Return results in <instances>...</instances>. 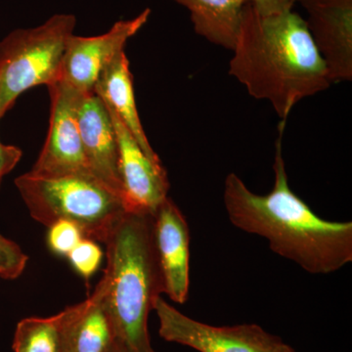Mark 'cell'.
I'll list each match as a JSON object with an SVG mask.
<instances>
[{
	"label": "cell",
	"instance_id": "6da1fadb",
	"mask_svg": "<svg viewBox=\"0 0 352 352\" xmlns=\"http://www.w3.org/2000/svg\"><path fill=\"white\" fill-rule=\"evenodd\" d=\"M285 127V122L278 126L272 191L254 193L231 173L224 182V207L234 226L267 240L278 256L310 274H331L352 261V222L321 219L292 191L282 151Z\"/></svg>",
	"mask_w": 352,
	"mask_h": 352
},
{
	"label": "cell",
	"instance_id": "7a4b0ae2",
	"mask_svg": "<svg viewBox=\"0 0 352 352\" xmlns=\"http://www.w3.org/2000/svg\"><path fill=\"white\" fill-rule=\"evenodd\" d=\"M229 75L249 94L270 102L287 122L298 102L331 85L307 22L295 11L263 15L247 2Z\"/></svg>",
	"mask_w": 352,
	"mask_h": 352
},
{
	"label": "cell",
	"instance_id": "3957f363",
	"mask_svg": "<svg viewBox=\"0 0 352 352\" xmlns=\"http://www.w3.org/2000/svg\"><path fill=\"white\" fill-rule=\"evenodd\" d=\"M105 245L107 265L99 285L116 340L129 352H152L148 315L164 293L153 214L127 210Z\"/></svg>",
	"mask_w": 352,
	"mask_h": 352
},
{
	"label": "cell",
	"instance_id": "277c9868",
	"mask_svg": "<svg viewBox=\"0 0 352 352\" xmlns=\"http://www.w3.org/2000/svg\"><path fill=\"white\" fill-rule=\"evenodd\" d=\"M15 185L32 219L50 227L68 220L80 227L85 238L105 244L127 212L122 197L90 173L16 178Z\"/></svg>",
	"mask_w": 352,
	"mask_h": 352
},
{
	"label": "cell",
	"instance_id": "5b68a950",
	"mask_svg": "<svg viewBox=\"0 0 352 352\" xmlns=\"http://www.w3.org/2000/svg\"><path fill=\"white\" fill-rule=\"evenodd\" d=\"M76 24L72 14H56L38 27L15 30L0 41V117L27 90L59 82Z\"/></svg>",
	"mask_w": 352,
	"mask_h": 352
},
{
	"label": "cell",
	"instance_id": "8992f818",
	"mask_svg": "<svg viewBox=\"0 0 352 352\" xmlns=\"http://www.w3.org/2000/svg\"><path fill=\"white\" fill-rule=\"evenodd\" d=\"M159 319V333L166 342H176L199 352H276L283 344L256 324L214 327L190 318L168 305L161 296L153 303Z\"/></svg>",
	"mask_w": 352,
	"mask_h": 352
},
{
	"label": "cell",
	"instance_id": "52a82bcc",
	"mask_svg": "<svg viewBox=\"0 0 352 352\" xmlns=\"http://www.w3.org/2000/svg\"><path fill=\"white\" fill-rule=\"evenodd\" d=\"M47 88L51 100L50 129L43 150L29 173L38 176L92 175L83 151L76 115L82 94L61 82Z\"/></svg>",
	"mask_w": 352,
	"mask_h": 352
},
{
	"label": "cell",
	"instance_id": "ba28073f",
	"mask_svg": "<svg viewBox=\"0 0 352 352\" xmlns=\"http://www.w3.org/2000/svg\"><path fill=\"white\" fill-rule=\"evenodd\" d=\"M150 15L151 9H145L133 19L119 21L100 36L73 34L65 50L59 82L82 94L94 91L102 69L124 51L127 41L144 27Z\"/></svg>",
	"mask_w": 352,
	"mask_h": 352
},
{
	"label": "cell",
	"instance_id": "9c48e42d",
	"mask_svg": "<svg viewBox=\"0 0 352 352\" xmlns=\"http://www.w3.org/2000/svg\"><path fill=\"white\" fill-rule=\"evenodd\" d=\"M331 85L352 80V0H298Z\"/></svg>",
	"mask_w": 352,
	"mask_h": 352
},
{
	"label": "cell",
	"instance_id": "30bf717a",
	"mask_svg": "<svg viewBox=\"0 0 352 352\" xmlns=\"http://www.w3.org/2000/svg\"><path fill=\"white\" fill-rule=\"evenodd\" d=\"M108 109L117 135L119 171L127 210L154 214L168 197V173L162 162L153 161L145 154L119 117Z\"/></svg>",
	"mask_w": 352,
	"mask_h": 352
},
{
	"label": "cell",
	"instance_id": "8fae6325",
	"mask_svg": "<svg viewBox=\"0 0 352 352\" xmlns=\"http://www.w3.org/2000/svg\"><path fill=\"white\" fill-rule=\"evenodd\" d=\"M155 248L164 293L173 302H186L190 284V232L184 214L170 197L153 214Z\"/></svg>",
	"mask_w": 352,
	"mask_h": 352
},
{
	"label": "cell",
	"instance_id": "7c38bea8",
	"mask_svg": "<svg viewBox=\"0 0 352 352\" xmlns=\"http://www.w3.org/2000/svg\"><path fill=\"white\" fill-rule=\"evenodd\" d=\"M76 115L90 171L120 194L124 201L119 171L117 135L107 105L94 91L88 92L80 95Z\"/></svg>",
	"mask_w": 352,
	"mask_h": 352
},
{
	"label": "cell",
	"instance_id": "4fadbf2b",
	"mask_svg": "<svg viewBox=\"0 0 352 352\" xmlns=\"http://www.w3.org/2000/svg\"><path fill=\"white\" fill-rule=\"evenodd\" d=\"M62 352H109L115 344L112 323L97 285L94 294L62 311Z\"/></svg>",
	"mask_w": 352,
	"mask_h": 352
},
{
	"label": "cell",
	"instance_id": "5bb4252c",
	"mask_svg": "<svg viewBox=\"0 0 352 352\" xmlns=\"http://www.w3.org/2000/svg\"><path fill=\"white\" fill-rule=\"evenodd\" d=\"M94 91L119 117L145 154L153 161L161 162L150 145L139 118L129 61L124 51L102 69Z\"/></svg>",
	"mask_w": 352,
	"mask_h": 352
},
{
	"label": "cell",
	"instance_id": "9a60e30c",
	"mask_svg": "<svg viewBox=\"0 0 352 352\" xmlns=\"http://www.w3.org/2000/svg\"><path fill=\"white\" fill-rule=\"evenodd\" d=\"M188 9L196 34L232 50L248 0H175Z\"/></svg>",
	"mask_w": 352,
	"mask_h": 352
},
{
	"label": "cell",
	"instance_id": "2e32d148",
	"mask_svg": "<svg viewBox=\"0 0 352 352\" xmlns=\"http://www.w3.org/2000/svg\"><path fill=\"white\" fill-rule=\"evenodd\" d=\"M62 312L47 318L23 319L14 335V352H62Z\"/></svg>",
	"mask_w": 352,
	"mask_h": 352
},
{
	"label": "cell",
	"instance_id": "e0dca14e",
	"mask_svg": "<svg viewBox=\"0 0 352 352\" xmlns=\"http://www.w3.org/2000/svg\"><path fill=\"white\" fill-rule=\"evenodd\" d=\"M103 256L98 243L83 238L69 252L67 258L76 272L88 281L100 267Z\"/></svg>",
	"mask_w": 352,
	"mask_h": 352
},
{
	"label": "cell",
	"instance_id": "ac0fdd59",
	"mask_svg": "<svg viewBox=\"0 0 352 352\" xmlns=\"http://www.w3.org/2000/svg\"><path fill=\"white\" fill-rule=\"evenodd\" d=\"M83 238L80 227L68 220H58L48 227L47 245L56 256L67 258Z\"/></svg>",
	"mask_w": 352,
	"mask_h": 352
},
{
	"label": "cell",
	"instance_id": "d6986e66",
	"mask_svg": "<svg viewBox=\"0 0 352 352\" xmlns=\"http://www.w3.org/2000/svg\"><path fill=\"white\" fill-rule=\"evenodd\" d=\"M29 256L20 245L0 233V278L15 280L24 272Z\"/></svg>",
	"mask_w": 352,
	"mask_h": 352
},
{
	"label": "cell",
	"instance_id": "ffe728a7",
	"mask_svg": "<svg viewBox=\"0 0 352 352\" xmlns=\"http://www.w3.org/2000/svg\"><path fill=\"white\" fill-rule=\"evenodd\" d=\"M2 118L0 117V120ZM23 152L19 147L6 145L0 141V187L4 176L10 173L22 159Z\"/></svg>",
	"mask_w": 352,
	"mask_h": 352
},
{
	"label": "cell",
	"instance_id": "44dd1931",
	"mask_svg": "<svg viewBox=\"0 0 352 352\" xmlns=\"http://www.w3.org/2000/svg\"><path fill=\"white\" fill-rule=\"evenodd\" d=\"M263 15H273L294 10L298 0H248Z\"/></svg>",
	"mask_w": 352,
	"mask_h": 352
},
{
	"label": "cell",
	"instance_id": "7402d4cb",
	"mask_svg": "<svg viewBox=\"0 0 352 352\" xmlns=\"http://www.w3.org/2000/svg\"><path fill=\"white\" fill-rule=\"evenodd\" d=\"M109 352H129L124 349L122 344H120L119 342L116 340L115 344H113L112 349H110Z\"/></svg>",
	"mask_w": 352,
	"mask_h": 352
},
{
	"label": "cell",
	"instance_id": "603a6c76",
	"mask_svg": "<svg viewBox=\"0 0 352 352\" xmlns=\"http://www.w3.org/2000/svg\"><path fill=\"white\" fill-rule=\"evenodd\" d=\"M276 352H296L295 349H293V347H291L288 346V344H281L279 347H278V349Z\"/></svg>",
	"mask_w": 352,
	"mask_h": 352
},
{
	"label": "cell",
	"instance_id": "cb8c5ba5",
	"mask_svg": "<svg viewBox=\"0 0 352 352\" xmlns=\"http://www.w3.org/2000/svg\"><path fill=\"white\" fill-rule=\"evenodd\" d=\"M152 352H155L154 351H153Z\"/></svg>",
	"mask_w": 352,
	"mask_h": 352
}]
</instances>
